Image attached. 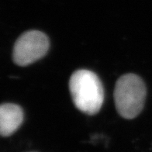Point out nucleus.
Here are the masks:
<instances>
[{
    "mask_svg": "<svg viewBox=\"0 0 152 152\" xmlns=\"http://www.w3.org/2000/svg\"><path fill=\"white\" fill-rule=\"evenodd\" d=\"M47 35L38 30H30L17 39L12 51V59L20 66H26L45 55L49 49Z\"/></svg>",
    "mask_w": 152,
    "mask_h": 152,
    "instance_id": "7ed1b4c3",
    "label": "nucleus"
},
{
    "mask_svg": "<svg viewBox=\"0 0 152 152\" xmlns=\"http://www.w3.org/2000/svg\"><path fill=\"white\" fill-rule=\"evenodd\" d=\"M23 120V111L13 103H5L0 107V133L3 137L12 135Z\"/></svg>",
    "mask_w": 152,
    "mask_h": 152,
    "instance_id": "20e7f679",
    "label": "nucleus"
},
{
    "mask_svg": "<svg viewBox=\"0 0 152 152\" xmlns=\"http://www.w3.org/2000/svg\"><path fill=\"white\" fill-rule=\"evenodd\" d=\"M146 92V86L138 75L126 74L121 76L116 82L114 90L118 113L126 119L136 117L144 107Z\"/></svg>",
    "mask_w": 152,
    "mask_h": 152,
    "instance_id": "f03ea898",
    "label": "nucleus"
},
{
    "mask_svg": "<svg viewBox=\"0 0 152 152\" xmlns=\"http://www.w3.org/2000/svg\"><path fill=\"white\" fill-rule=\"evenodd\" d=\"M69 89L75 106L84 113L99 112L104 101V90L99 77L91 71L75 72L69 81Z\"/></svg>",
    "mask_w": 152,
    "mask_h": 152,
    "instance_id": "f257e3e1",
    "label": "nucleus"
}]
</instances>
